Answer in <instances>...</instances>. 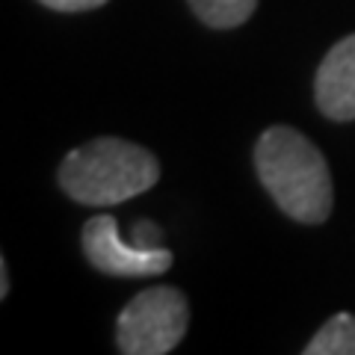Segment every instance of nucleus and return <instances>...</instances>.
<instances>
[{"instance_id": "nucleus-4", "label": "nucleus", "mask_w": 355, "mask_h": 355, "mask_svg": "<svg viewBox=\"0 0 355 355\" xmlns=\"http://www.w3.org/2000/svg\"><path fill=\"white\" fill-rule=\"evenodd\" d=\"M80 246L89 263L107 275H121V279H148V275H163L172 266V252L166 246H139V243H125L119 237L116 216H92L83 225Z\"/></svg>"}, {"instance_id": "nucleus-3", "label": "nucleus", "mask_w": 355, "mask_h": 355, "mask_svg": "<svg viewBox=\"0 0 355 355\" xmlns=\"http://www.w3.org/2000/svg\"><path fill=\"white\" fill-rule=\"evenodd\" d=\"M190 305L178 287H148L130 299L116 323V347L125 355H166L184 340Z\"/></svg>"}, {"instance_id": "nucleus-1", "label": "nucleus", "mask_w": 355, "mask_h": 355, "mask_svg": "<svg viewBox=\"0 0 355 355\" xmlns=\"http://www.w3.org/2000/svg\"><path fill=\"white\" fill-rule=\"evenodd\" d=\"M254 169L272 202L305 225L326 222L335 205L331 172L320 148L287 125L261 133L254 146Z\"/></svg>"}, {"instance_id": "nucleus-7", "label": "nucleus", "mask_w": 355, "mask_h": 355, "mask_svg": "<svg viewBox=\"0 0 355 355\" xmlns=\"http://www.w3.org/2000/svg\"><path fill=\"white\" fill-rule=\"evenodd\" d=\"M190 6L202 24L216 30H231L252 18L258 0H190Z\"/></svg>"}, {"instance_id": "nucleus-8", "label": "nucleus", "mask_w": 355, "mask_h": 355, "mask_svg": "<svg viewBox=\"0 0 355 355\" xmlns=\"http://www.w3.org/2000/svg\"><path fill=\"white\" fill-rule=\"evenodd\" d=\"M48 9H57V12H86V9H98L104 6L107 0H39Z\"/></svg>"}, {"instance_id": "nucleus-9", "label": "nucleus", "mask_w": 355, "mask_h": 355, "mask_svg": "<svg viewBox=\"0 0 355 355\" xmlns=\"http://www.w3.org/2000/svg\"><path fill=\"white\" fill-rule=\"evenodd\" d=\"M0 296H9V270H6V261H0Z\"/></svg>"}, {"instance_id": "nucleus-5", "label": "nucleus", "mask_w": 355, "mask_h": 355, "mask_svg": "<svg viewBox=\"0 0 355 355\" xmlns=\"http://www.w3.org/2000/svg\"><path fill=\"white\" fill-rule=\"evenodd\" d=\"M314 98L320 113L331 121L355 119V33L340 39L317 69Z\"/></svg>"}, {"instance_id": "nucleus-6", "label": "nucleus", "mask_w": 355, "mask_h": 355, "mask_svg": "<svg viewBox=\"0 0 355 355\" xmlns=\"http://www.w3.org/2000/svg\"><path fill=\"white\" fill-rule=\"evenodd\" d=\"M305 355H355V314H335L302 349Z\"/></svg>"}, {"instance_id": "nucleus-2", "label": "nucleus", "mask_w": 355, "mask_h": 355, "mask_svg": "<svg viewBox=\"0 0 355 355\" xmlns=\"http://www.w3.org/2000/svg\"><path fill=\"white\" fill-rule=\"evenodd\" d=\"M160 181L157 157L137 142L101 137L74 148L60 166V187L74 202L107 207L142 196Z\"/></svg>"}]
</instances>
